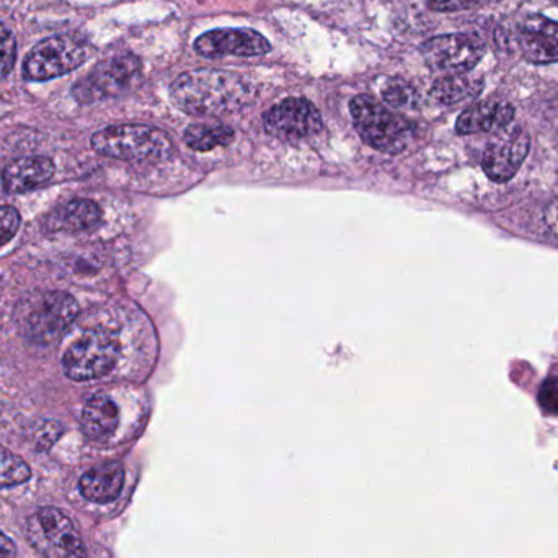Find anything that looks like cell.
Wrapping results in <instances>:
<instances>
[{
    "instance_id": "277c9868",
    "label": "cell",
    "mask_w": 558,
    "mask_h": 558,
    "mask_svg": "<svg viewBox=\"0 0 558 558\" xmlns=\"http://www.w3.org/2000/svg\"><path fill=\"white\" fill-rule=\"evenodd\" d=\"M91 55V46L75 33L42 39L26 55L23 77L29 82H46L80 67Z\"/></svg>"
},
{
    "instance_id": "7a4b0ae2",
    "label": "cell",
    "mask_w": 558,
    "mask_h": 558,
    "mask_svg": "<svg viewBox=\"0 0 558 558\" xmlns=\"http://www.w3.org/2000/svg\"><path fill=\"white\" fill-rule=\"evenodd\" d=\"M90 142L101 156L133 163L160 162L173 152L170 137L147 124H113L97 131Z\"/></svg>"
},
{
    "instance_id": "cb8c5ba5",
    "label": "cell",
    "mask_w": 558,
    "mask_h": 558,
    "mask_svg": "<svg viewBox=\"0 0 558 558\" xmlns=\"http://www.w3.org/2000/svg\"><path fill=\"white\" fill-rule=\"evenodd\" d=\"M20 224L22 218L13 206H0V248L15 237Z\"/></svg>"
},
{
    "instance_id": "9c48e42d",
    "label": "cell",
    "mask_w": 558,
    "mask_h": 558,
    "mask_svg": "<svg viewBox=\"0 0 558 558\" xmlns=\"http://www.w3.org/2000/svg\"><path fill=\"white\" fill-rule=\"evenodd\" d=\"M421 54L433 71L444 74H467L485 54V45L475 35L454 33L427 39Z\"/></svg>"
},
{
    "instance_id": "4316f807",
    "label": "cell",
    "mask_w": 558,
    "mask_h": 558,
    "mask_svg": "<svg viewBox=\"0 0 558 558\" xmlns=\"http://www.w3.org/2000/svg\"><path fill=\"white\" fill-rule=\"evenodd\" d=\"M538 401H541L542 407H544L548 413H558V384L545 382L541 394H538Z\"/></svg>"
},
{
    "instance_id": "83f0119b",
    "label": "cell",
    "mask_w": 558,
    "mask_h": 558,
    "mask_svg": "<svg viewBox=\"0 0 558 558\" xmlns=\"http://www.w3.org/2000/svg\"><path fill=\"white\" fill-rule=\"evenodd\" d=\"M542 221H544V227L547 228L548 234L558 240V199H554L545 206Z\"/></svg>"
},
{
    "instance_id": "9a60e30c",
    "label": "cell",
    "mask_w": 558,
    "mask_h": 558,
    "mask_svg": "<svg viewBox=\"0 0 558 558\" xmlns=\"http://www.w3.org/2000/svg\"><path fill=\"white\" fill-rule=\"evenodd\" d=\"M103 212L100 206L90 199H72L49 212L45 221L48 232H65L77 234L97 228L101 224Z\"/></svg>"
},
{
    "instance_id": "f1b7e54d",
    "label": "cell",
    "mask_w": 558,
    "mask_h": 558,
    "mask_svg": "<svg viewBox=\"0 0 558 558\" xmlns=\"http://www.w3.org/2000/svg\"><path fill=\"white\" fill-rule=\"evenodd\" d=\"M15 542H13L9 535L0 531V558H15Z\"/></svg>"
},
{
    "instance_id": "8fae6325",
    "label": "cell",
    "mask_w": 558,
    "mask_h": 558,
    "mask_svg": "<svg viewBox=\"0 0 558 558\" xmlns=\"http://www.w3.org/2000/svg\"><path fill=\"white\" fill-rule=\"evenodd\" d=\"M195 49L204 58H255L271 51L270 41L251 28H218L196 38Z\"/></svg>"
},
{
    "instance_id": "5b68a950",
    "label": "cell",
    "mask_w": 558,
    "mask_h": 558,
    "mask_svg": "<svg viewBox=\"0 0 558 558\" xmlns=\"http://www.w3.org/2000/svg\"><path fill=\"white\" fill-rule=\"evenodd\" d=\"M78 315V303L64 290H51L36 297L20 317V326L28 342L39 346L58 342Z\"/></svg>"
},
{
    "instance_id": "ba28073f",
    "label": "cell",
    "mask_w": 558,
    "mask_h": 558,
    "mask_svg": "<svg viewBox=\"0 0 558 558\" xmlns=\"http://www.w3.org/2000/svg\"><path fill=\"white\" fill-rule=\"evenodd\" d=\"M120 352L116 335L107 330H88L64 352L62 369L71 381H94L116 365Z\"/></svg>"
},
{
    "instance_id": "2e32d148",
    "label": "cell",
    "mask_w": 558,
    "mask_h": 558,
    "mask_svg": "<svg viewBox=\"0 0 558 558\" xmlns=\"http://www.w3.org/2000/svg\"><path fill=\"white\" fill-rule=\"evenodd\" d=\"M514 117V108L506 101L483 100L467 108L457 117L456 131L459 134L489 133L503 129Z\"/></svg>"
},
{
    "instance_id": "d6986e66",
    "label": "cell",
    "mask_w": 558,
    "mask_h": 558,
    "mask_svg": "<svg viewBox=\"0 0 558 558\" xmlns=\"http://www.w3.org/2000/svg\"><path fill=\"white\" fill-rule=\"evenodd\" d=\"M483 80L467 74L444 75L431 87L434 100L443 104H459L472 100L482 91Z\"/></svg>"
},
{
    "instance_id": "f546056e",
    "label": "cell",
    "mask_w": 558,
    "mask_h": 558,
    "mask_svg": "<svg viewBox=\"0 0 558 558\" xmlns=\"http://www.w3.org/2000/svg\"><path fill=\"white\" fill-rule=\"evenodd\" d=\"M557 124H558V108H557Z\"/></svg>"
},
{
    "instance_id": "30bf717a",
    "label": "cell",
    "mask_w": 558,
    "mask_h": 558,
    "mask_svg": "<svg viewBox=\"0 0 558 558\" xmlns=\"http://www.w3.org/2000/svg\"><path fill=\"white\" fill-rule=\"evenodd\" d=\"M264 129L270 136L286 142L315 136L322 131V116L312 101L286 98L263 114Z\"/></svg>"
},
{
    "instance_id": "484cf974",
    "label": "cell",
    "mask_w": 558,
    "mask_h": 558,
    "mask_svg": "<svg viewBox=\"0 0 558 558\" xmlns=\"http://www.w3.org/2000/svg\"><path fill=\"white\" fill-rule=\"evenodd\" d=\"M485 2L486 0H424L434 12H462Z\"/></svg>"
},
{
    "instance_id": "44dd1931",
    "label": "cell",
    "mask_w": 558,
    "mask_h": 558,
    "mask_svg": "<svg viewBox=\"0 0 558 558\" xmlns=\"http://www.w3.org/2000/svg\"><path fill=\"white\" fill-rule=\"evenodd\" d=\"M32 479L28 463L7 447L0 446V488L22 485Z\"/></svg>"
},
{
    "instance_id": "d4e9b609",
    "label": "cell",
    "mask_w": 558,
    "mask_h": 558,
    "mask_svg": "<svg viewBox=\"0 0 558 558\" xmlns=\"http://www.w3.org/2000/svg\"><path fill=\"white\" fill-rule=\"evenodd\" d=\"M64 427L59 424V421H45L41 427H38L35 434V446L38 450H48L49 447L54 446L55 441L61 437Z\"/></svg>"
},
{
    "instance_id": "8992f818",
    "label": "cell",
    "mask_w": 558,
    "mask_h": 558,
    "mask_svg": "<svg viewBox=\"0 0 558 558\" xmlns=\"http://www.w3.org/2000/svg\"><path fill=\"white\" fill-rule=\"evenodd\" d=\"M140 59L129 52L104 59L80 80L75 82L72 97L82 104H94L121 97L134 87L140 77Z\"/></svg>"
},
{
    "instance_id": "ffe728a7",
    "label": "cell",
    "mask_w": 558,
    "mask_h": 558,
    "mask_svg": "<svg viewBox=\"0 0 558 558\" xmlns=\"http://www.w3.org/2000/svg\"><path fill=\"white\" fill-rule=\"evenodd\" d=\"M234 140V131L224 124H191L185 131V142L193 150L209 152Z\"/></svg>"
},
{
    "instance_id": "7402d4cb",
    "label": "cell",
    "mask_w": 558,
    "mask_h": 558,
    "mask_svg": "<svg viewBox=\"0 0 558 558\" xmlns=\"http://www.w3.org/2000/svg\"><path fill=\"white\" fill-rule=\"evenodd\" d=\"M382 98L390 107L407 110V108H413L417 104L418 94L408 82L401 80V78H390L382 88Z\"/></svg>"
},
{
    "instance_id": "7c38bea8",
    "label": "cell",
    "mask_w": 558,
    "mask_h": 558,
    "mask_svg": "<svg viewBox=\"0 0 558 558\" xmlns=\"http://www.w3.org/2000/svg\"><path fill=\"white\" fill-rule=\"evenodd\" d=\"M512 41L522 58L532 64L558 62V22L547 16H524L516 25Z\"/></svg>"
},
{
    "instance_id": "3957f363",
    "label": "cell",
    "mask_w": 558,
    "mask_h": 558,
    "mask_svg": "<svg viewBox=\"0 0 558 558\" xmlns=\"http://www.w3.org/2000/svg\"><path fill=\"white\" fill-rule=\"evenodd\" d=\"M349 111L361 139L379 152H404L413 137L410 121L388 110L369 95L352 98Z\"/></svg>"
},
{
    "instance_id": "52a82bcc",
    "label": "cell",
    "mask_w": 558,
    "mask_h": 558,
    "mask_svg": "<svg viewBox=\"0 0 558 558\" xmlns=\"http://www.w3.org/2000/svg\"><path fill=\"white\" fill-rule=\"evenodd\" d=\"M26 538L45 558H87L84 541L69 516L45 506L26 521Z\"/></svg>"
},
{
    "instance_id": "4fadbf2b",
    "label": "cell",
    "mask_w": 558,
    "mask_h": 558,
    "mask_svg": "<svg viewBox=\"0 0 558 558\" xmlns=\"http://www.w3.org/2000/svg\"><path fill=\"white\" fill-rule=\"evenodd\" d=\"M531 139L522 129L512 131L509 136L492 140L483 152L482 165L488 178L505 183L521 169L529 153Z\"/></svg>"
},
{
    "instance_id": "5bb4252c",
    "label": "cell",
    "mask_w": 558,
    "mask_h": 558,
    "mask_svg": "<svg viewBox=\"0 0 558 558\" xmlns=\"http://www.w3.org/2000/svg\"><path fill=\"white\" fill-rule=\"evenodd\" d=\"M54 162L48 157L32 156L13 160L3 169V189L10 195H22L45 185L54 176Z\"/></svg>"
},
{
    "instance_id": "603a6c76",
    "label": "cell",
    "mask_w": 558,
    "mask_h": 558,
    "mask_svg": "<svg viewBox=\"0 0 558 558\" xmlns=\"http://www.w3.org/2000/svg\"><path fill=\"white\" fill-rule=\"evenodd\" d=\"M16 61V39L12 33L0 28V78L12 72Z\"/></svg>"
},
{
    "instance_id": "e0dca14e",
    "label": "cell",
    "mask_w": 558,
    "mask_h": 558,
    "mask_svg": "<svg viewBox=\"0 0 558 558\" xmlns=\"http://www.w3.org/2000/svg\"><path fill=\"white\" fill-rule=\"evenodd\" d=\"M124 485V469L121 463L108 462L95 467L82 475L78 482L82 495L91 503H110L117 498Z\"/></svg>"
},
{
    "instance_id": "ac0fdd59",
    "label": "cell",
    "mask_w": 558,
    "mask_h": 558,
    "mask_svg": "<svg viewBox=\"0 0 558 558\" xmlns=\"http://www.w3.org/2000/svg\"><path fill=\"white\" fill-rule=\"evenodd\" d=\"M120 424V410L113 398L98 394L85 404L82 431L88 439L104 441L113 436Z\"/></svg>"
},
{
    "instance_id": "6da1fadb",
    "label": "cell",
    "mask_w": 558,
    "mask_h": 558,
    "mask_svg": "<svg viewBox=\"0 0 558 558\" xmlns=\"http://www.w3.org/2000/svg\"><path fill=\"white\" fill-rule=\"evenodd\" d=\"M253 85L235 72L198 69L185 72L170 85V100L191 116H224L253 100Z\"/></svg>"
}]
</instances>
